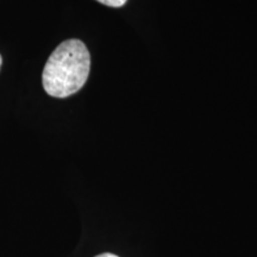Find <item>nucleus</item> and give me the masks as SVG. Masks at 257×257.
Wrapping results in <instances>:
<instances>
[{"mask_svg":"<svg viewBox=\"0 0 257 257\" xmlns=\"http://www.w3.org/2000/svg\"><path fill=\"white\" fill-rule=\"evenodd\" d=\"M91 55L80 40H67L53 51L42 74V83L54 98H67L79 92L87 81Z\"/></svg>","mask_w":257,"mask_h":257,"instance_id":"nucleus-1","label":"nucleus"},{"mask_svg":"<svg viewBox=\"0 0 257 257\" xmlns=\"http://www.w3.org/2000/svg\"><path fill=\"white\" fill-rule=\"evenodd\" d=\"M102 5L110 6V8H121L126 4L127 0H96Z\"/></svg>","mask_w":257,"mask_h":257,"instance_id":"nucleus-2","label":"nucleus"},{"mask_svg":"<svg viewBox=\"0 0 257 257\" xmlns=\"http://www.w3.org/2000/svg\"><path fill=\"white\" fill-rule=\"evenodd\" d=\"M2 63H3V57L0 55V68H2Z\"/></svg>","mask_w":257,"mask_h":257,"instance_id":"nucleus-4","label":"nucleus"},{"mask_svg":"<svg viewBox=\"0 0 257 257\" xmlns=\"http://www.w3.org/2000/svg\"><path fill=\"white\" fill-rule=\"evenodd\" d=\"M94 257H119V256L114 255V253H111V252H104V253H100V255H96Z\"/></svg>","mask_w":257,"mask_h":257,"instance_id":"nucleus-3","label":"nucleus"}]
</instances>
